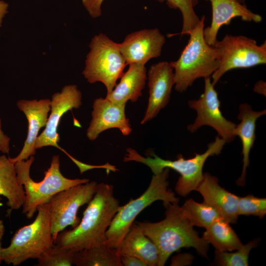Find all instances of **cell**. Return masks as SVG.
<instances>
[{"instance_id":"cell-38","label":"cell","mask_w":266,"mask_h":266,"mask_svg":"<svg viewBox=\"0 0 266 266\" xmlns=\"http://www.w3.org/2000/svg\"><path fill=\"white\" fill-rule=\"evenodd\" d=\"M238 0L239 2H240L241 3H243L245 0Z\"/></svg>"},{"instance_id":"cell-37","label":"cell","mask_w":266,"mask_h":266,"mask_svg":"<svg viewBox=\"0 0 266 266\" xmlns=\"http://www.w3.org/2000/svg\"><path fill=\"white\" fill-rule=\"evenodd\" d=\"M2 242L1 241H0V265L1 264V262H3V259H2V247L1 246Z\"/></svg>"},{"instance_id":"cell-32","label":"cell","mask_w":266,"mask_h":266,"mask_svg":"<svg viewBox=\"0 0 266 266\" xmlns=\"http://www.w3.org/2000/svg\"><path fill=\"white\" fill-rule=\"evenodd\" d=\"M10 138L4 134L1 129V122L0 119V152L3 154H8L10 151Z\"/></svg>"},{"instance_id":"cell-11","label":"cell","mask_w":266,"mask_h":266,"mask_svg":"<svg viewBox=\"0 0 266 266\" xmlns=\"http://www.w3.org/2000/svg\"><path fill=\"white\" fill-rule=\"evenodd\" d=\"M204 79L203 93L198 100L188 102L189 107L196 111L197 117L194 122L188 126L187 129L194 133L203 126H210L226 143L231 142L235 137L234 130L236 124L223 115L218 93L211 81L210 77Z\"/></svg>"},{"instance_id":"cell-18","label":"cell","mask_w":266,"mask_h":266,"mask_svg":"<svg viewBox=\"0 0 266 266\" xmlns=\"http://www.w3.org/2000/svg\"><path fill=\"white\" fill-rule=\"evenodd\" d=\"M202 196L204 201L213 207L230 224L236 223L239 197L227 191L219 184L218 179L205 172L195 189Z\"/></svg>"},{"instance_id":"cell-28","label":"cell","mask_w":266,"mask_h":266,"mask_svg":"<svg viewBox=\"0 0 266 266\" xmlns=\"http://www.w3.org/2000/svg\"><path fill=\"white\" fill-rule=\"evenodd\" d=\"M74 252L55 244L44 251L37 259V266H71Z\"/></svg>"},{"instance_id":"cell-24","label":"cell","mask_w":266,"mask_h":266,"mask_svg":"<svg viewBox=\"0 0 266 266\" xmlns=\"http://www.w3.org/2000/svg\"><path fill=\"white\" fill-rule=\"evenodd\" d=\"M73 265L76 266H123L118 249L103 244L74 252Z\"/></svg>"},{"instance_id":"cell-17","label":"cell","mask_w":266,"mask_h":266,"mask_svg":"<svg viewBox=\"0 0 266 266\" xmlns=\"http://www.w3.org/2000/svg\"><path fill=\"white\" fill-rule=\"evenodd\" d=\"M51 100L48 99L39 100H22L17 102L19 109L25 115L28 123L27 138L19 154L15 158H10L15 163L27 160L36 152L35 143L40 129L46 126L48 113L51 109Z\"/></svg>"},{"instance_id":"cell-20","label":"cell","mask_w":266,"mask_h":266,"mask_svg":"<svg viewBox=\"0 0 266 266\" xmlns=\"http://www.w3.org/2000/svg\"><path fill=\"white\" fill-rule=\"evenodd\" d=\"M147 79L146 68L144 65H129L128 70L120 78V82L105 98L112 102L126 104L128 100L137 101L142 96Z\"/></svg>"},{"instance_id":"cell-13","label":"cell","mask_w":266,"mask_h":266,"mask_svg":"<svg viewBox=\"0 0 266 266\" xmlns=\"http://www.w3.org/2000/svg\"><path fill=\"white\" fill-rule=\"evenodd\" d=\"M166 42L165 36L157 28L143 29L128 34L119 47L127 65H144L159 57Z\"/></svg>"},{"instance_id":"cell-3","label":"cell","mask_w":266,"mask_h":266,"mask_svg":"<svg viewBox=\"0 0 266 266\" xmlns=\"http://www.w3.org/2000/svg\"><path fill=\"white\" fill-rule=\"evenodd\" d=\"M205 19L203 15L189 32L188 43L178 60L170 62L174 70L175 89L179 93L186 91L196 79L210 77L219 67V49L204 39Z\"/></svg>"},{"instance_id":"cell-12","label":"cell","mask_w":266,"mask_h":266,"mask_svg":"<svg viewBox=\"0 0 266 266\" xmlns=\"http://www.w3.org/2000/svg\"><path fill=\"white\" fill-rule=\"evenodd\" d=\"M82 104V94L75 85L64 86L61 92L54 94L50 103V114L44 130L38 135L35 149L51 146L68 154L58 145L60 137L58 127L62 117L68 111L79 108Z\"/></svg>"},{"instance_id":"cell-8","label":"cell","mask_w":266,"mask_h":266,"mask_svg":"<svg viewBox=\"0 0 266 266\" xmlns=\"http://www.w3.org/2000/svg\"><path fill=\"white\" fill-rule=\"evenodd\" d=\"M82 74L90 83L100 82L110 93L127 66L117 43L105 34L95 35L89 44Z\"/></svg>"},{"instance_id":"cell-6","label":"cell","mask_w":266,"mask_h":266,"mask_svg":"<svg viewBox=\"0 0 266 266\" xmlns=\"http://www.w3.org/2000/svg\"><path fill=\"white\" fill-rule=\"evenodd\" d=\"M169 170L165 168L153 174L148 188L140 197L120 206L106 232L103 244L118 249L137 215L154 202L161 200L163 204L179 202V198L168 188Z\"/></svg>"},{"instance_id":"cell-1","label":"cell","mask_w":266,"mask_h":266,"mask_svg":"<svg viewBox=\"0 0 266 266\" xmlns=\"http://www.w3.org/2000/svg\"><path fill=\"white\" fill-rule=\"evenodd\" d=\"M120 206L114 195L113 186L98 184L78 225L61 232L54 244L74 252L103 244L106 232Z\"/></svg>"},{"instance_id":"cell-29","label":"cell","mask_w":266,"mask_h":266,"mask_svg":"<svg viewBox=\"0 0 266 266\" xmlns=\"http://www.w3.org/2000/svg\"><path fill=\"white\" fill-rule=\"evenodd\" d=\"M237 209L238 215H253L262 218L266 214V199L253 195L239 197Z\"/></svg>"},{"instance_id":"cell-34","label":"cell","mask_w":266,"mask_h":266,"mask_svg":"<svg viewBox=\"0 0 266 266\" xmlns=\"http://www.w3.org/2000/svg\"><path fill=\"white\" fill-rule=\"evenodd\" d=\"M8 4L3 0H0V27L2 26L3 18L8 13Z\"/></svg>"},{"instance_id":"cell-5","label":"cell","mask_w":266,"mask_h":266,"mask_svg":"<svg viewBox=\"0 0 266 266\" xmlns=\"http://www.w3.org/2000/svg\"><path fill=\"white\" fill-rule=\"evenodd\" d=\"M34 160V156H31L27 160L14 163L18 182L23 186L25 191L22 212L28 219L33 217L39 206L46 203L57 193L89 181L86 178L69 179L65 177L60 171L59 156L54 155L49 167L44 172L43 179L35 182L30 176V169Z\"/></svg>"},{"instance_id":"cell-19","label":"cell","mask_w":266,"mask_h":266,"mask_svg":"<svg viewBox=\"0 0 266 266\" xmlns=\"http://www.w3.org/2000/svg\"><path fill=\"white\" fill-rule=\"evenodd\" d=\"M266 110H254L251 106L247 103H242L239 106L237 118L240 123L236 125L234 134L239 137L242 145L243 166L240 176L236 180L238 186H244L246 182V169L249 165V154L254 145L256 139V123L261 116L265 115Z\"/></svg>"},{"instance_id":"cell-36","label":"cell","mask_w":266,"mask_h":266,"mask_svg":"<svg viewBox=\"0 0 266 266\" xmlns=\"http://www.w3.org/2000/svg\"><path fill=\"white\" fill-rule=\"evenodd\" d=\"M5 232L3 221L0 219V241H1Z\"/></svg>"},{"instance_id":"cell-4","label":"cell","mask_w":266,"mask_h":266,"mask_svg":"<svg viewBox=\"0 0 266 266\" xmlns=\"http://www.w3.org/2000/svg\"><path fill=\"white\" fill-rule=\"evenodd\" d=\"M226 143L223 138L217 135L214 141L208 144L207 149L204 153H195L194 157L187 159L179 154L177 160L172 161L162 159L150 152V156L144 157L135 150L129 147L126 149L127 153L123 161L141 163L148 166L153 174L160 173L165 168L175 170L180 176L176 183L175 190L177 194L184 197L195 190L201 181L203 176V167L207 158L220 154Z\"/></svg>"},{"instance_id":"cell-22","label":"cell","mask_w":266,"mask_h":266,"mask_svg":"<svg viewBox=\"0 0 266 266\" xmlns=\"http://www.w3.org/2000/svg\"><path fill=\"white\" fill-rule=\"evenodd\" d=\"M0 196L7 199L11 210L20 209L25 201L24 187L18 182L15 164L5 155L0 156Z\"/></svg>"},{"instance_id":"cell-35","label":"cell","mask_w":266,"mask_h":266,"mask_svg":"<svg viewBox=\"0 0 266 266\" xmlns=\"http://www.w3.org/2000/svg\"><path fill=\"white\" fill-rule=\"evenodd\" d=\"M254 91L256 93L266 96V82L260 80L254 86Z\"/></svg>"},{"instance_id":"cell-7","label":"cell","mask_w":266,"mask_h":266,"mask_svg":"<svg viewBox=\"0 0 266 266\" xmlns=\"http://www.w3.org/2000/svg\"><path fill=\"white\" fill-rule=\"evenodd\" d=\"M37 215L31 224L18 229L9 245L3 248V262L16 266L30 259H37L54 243L47 203L38 206Z\"/></svg>"},{"instance_id":"cell-9","label":"cell","mask_w":266,"mask_h":266,"mask_svg":"<svg viewBox=\"0 0 266 266\" xmlns=\"http://www.w3.org/2000/svg\"><path fill=\"white\" fill-rule=\"evenodd\" d=\"M220 52V64L211 77L215 85L227 71L248 68L266 63V42L258 45L252 38L244 35L226 34L214 45Z\"/></svg>"},{"instance_id":"cell-14","label":"cell","mask_w":266,"mask_h":266,"mask_svg":"<svg viewBox=\"0 0 266 266\" xmlns=\"http://www.w3.org/2000/svg\"><path fill=\"white\" fill-rule=\"evenodd\" d=\"M174 84V72L170 62H160L150 66L148 72L149 96L141 124L154 119L167 105Z\"/></svg>"},{"instance_id":"cell-2","label":"cell","mask_w":266,"mask_h":266,"mask_svg":"<svg viewBox=\"0 0 266 266\" xmlns=\"http://www.w3.org/2000/svg\"><path fill=\"white\" fill-rule=\"evenodd\" d=\"M163 205L166 217L163 220L135 222L157 247L159 255L158 266H164L173 252L182 248L193 247L201 256L207 258L208 244L194 229L181 206L178 203Z\"/></svg>"},{"instance_id":"cell-15","label":"cell","mask_w":266,"mask_h":266,"mask_svg":"<svg viewBox=\"0 0 266 266\" xmlns=\"http://www.w3.org/2000/svg\"><path fill=\"white\" fill-rule=\"evenodd\" d=\"M126 104L111 101L106 98L96 99L93 102L92 120L87 130L86 135L91 140H96L100 133L116 128L123 135L132 131L129 119L125 113Z\"/></svg>"},{"instance_id":"cell-25","label":"cell","mask_w":266,"mask_h":266,"mask_svg":"<svg viewBox=\"0 0 266 266\" xmlns=\"http://www.w3.org/2000/svg\"><path fill=\"white\" fill-rule=\"evenodd\" d=\"M181 207L193 226L206 229L215 221L223 219L213 207L204 201L199 203L190 199L185 201Z\"/></svg>"},{"instance_id":"cell-31","label":"cell","mask_w":266,"mask_h":266,"mask_svg":"<svg viewBox=\"0 0 266 266\" xmlns=\"http://www.w3.org/2000/svg\"><path fill=\"white\" fill-rule=\"evenodd\" d=\"M120 257L123 266H147L143 261L134 256L120 255Z\"/></svg>"},{"instance_id":"cell-33","label":"cell","mask_w":266,"mask_h":266,"mask_svg":"<svg viewBox=\"0 0 266 266\" xmlns=\"http://www.w3.org/2000/svg\"><path fill=\"white\" fill-rule=\"evenodd\" d=\"M187 254H179L173 257L171 259L170 266H183L187 265L189 264V260L192 258Z\"/></svg>"},{"instance_id":"cell-27","label":"cell","mask_w":266,"mask_h":266,"mask_svg":"<svg viewBox=\"0 0 266 266\" xmlns=\"http://www.w3.org/2000/svg\"><path fill=\"white\" fill-rule=\"evenodd\" d=\"M259 240L255 239L248 242L235 252L215 250V258L217 263L221 266H248L251 250L256 247Z\"/></svg>"},{"instance_id":"cell-16","label":"cell","mask_w":266,"mask_h":266,"mask_svg":"<svg viewBox=\"0 0 266 266\" xmlns=\"http://www.w3.org/2000/svg\"><path fill=\"white\" fill-rule=\"evenodd\" d=\"M211 4L212 16L211 24L203 29L205 42L214 45L220 28L223 25H229L232 20L237 17L246 22L259 23L262 16L253 12L243 3L237 0H205Z\"/></svg>"},{"instance_id":"cell-10","label":"cell","mask_w":266,"mask_h":266,"mask_svg":"<svg viewBox=\"0 0 266 266\" xmlns=\"http://www.w3.org/2000/svg\"><path fill=\"white\" fill-rule=\"evenodd\" d=\"M98 183L90 181L61 191L46 202L50 217L54 243L58 234L67 226L76 227L80 220L77 216L79 208L93 198Z\"/></svg>"},{"instance_id":"cell-21","label":"cell","mask_w":266,"mask_h":266,"mask_svg":"<svg viewBox=\"0 0 266 266\" xmlns=\"http://www.w3.org/2000/svg\"><path fill=\"white\" fill-rule=\"evenodd\" d=\"M118 250L120 255L139 258L147 266H158L159 255L157 247L135 222L131 226Z\"/></svg>"},{"instance_id":"cell-30","label":"cell","mask_w":266,"mask_h":266,"mask_svg":"<svg viewBox=\"0 0 266 266\" xmlns=\"http://www.w3.org/2000/svg\"><path fill=\"white\" fill-rule=\"evenodd\" d=\"M104 0H82V3L89 14L93 18L101 15V5Z\"/></svg>"},{"instance_id":"cell-23","label":"cell","mask_w":266,"mask_h":266,"mask_svg":"<svg viewBox=\"0 0 266 266\" xmlns=\"http://www.w3.org/2000/svg\"><path fill=\"white\" fill-rule=\"evenodd\" d=\"M205 229L202 238L216 250L232 252L243 245L230 223L224 219L215 221Z\"/></svg>"},{"instance_id":"cell-26","label":"cell","mask_w":266,"mask_h":266,"mask_svg":"<svg viewBox=\"0 0 266 266\" xmlns=\"http://www.w3.org/2000/svg\"><path fill=\"white\" fill-rule=\"evenodd\" d=\"M160 2L164 1L168 6L172 9H179L181 13L183 20L181 35H188L189 32L200 22V18L197 15L194 7L198 0H156Z\"/></svg>"}]
</instances>
